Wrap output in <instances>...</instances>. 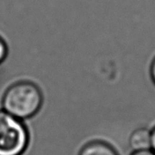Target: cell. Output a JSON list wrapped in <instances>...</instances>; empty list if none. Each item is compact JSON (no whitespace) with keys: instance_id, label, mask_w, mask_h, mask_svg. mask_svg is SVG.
Instances as JSON below:
<instances>
[{"instance_id":"cell-6","label":"cell","mask_w":155,"mask_h":155,"mask_svg":"<svg viewBox=\"0 0 155 155\" xmlns=\"http://www.w3.org/2000/svg\"><path fill=\"white\" fill-rule=\"evenodd\" d=\"M132 155H155V153L152 150H145V151H138L134 152Z\"/></svg>"},{"instance_id":"cell-7","label":"cell","mask_w":155,"mask_h":155,"mask_svg":"<svg viewBox=\"0 0 155 155\" xmlns=\"http://www.w3.org/2000/svg\"><path fill=\"white\" fill-rule=\"evenodd\" d=\"M152 132V143H151V150L155 153V127L151 131Z\"/></svg>"},{"instance_id":"cell-8","label":"cell","mask_w":155,"mask_h":155,"mask_svg":"<svg viewBox=\"0 0 155 155\" xmlns=\"http://www.w3.org/2000/svg\"><path fill=\"white\" fill-rule=\"evenodd\" d=\"M151 77H152V79L155 84V58L151 65Z\"/></svg>"},{"instance_id":"cell-4","label":"cell","mask_w":155,"mask_h":155,"mask_svg":"<svg viewBox=\"0 0 155 155\" xmlns=\"http://www.w3.org/2000/svg\"><path fill=\"white\" fill-rule=\"evenodd\" d=\"M79 155H119L110 144L102 142L94 141L84 145L80 151Z\"/></svg>"},{"instance_id":"cell-3","label":"cell","mask_w":155,"mask_h":155,"mask_svg":"<svg viewBox=\"0 0 155 155\" xmlns=\"http://www.w3.org/2000/svg\"><path fill=\"white\" fill-rule=\"evenodd\" d=\"M152 132L147 128L136 129L129 138V145L134 152L151 150Z\"/></svg>"},{"instance_id":"cell-5","label":"cell","mask_w":155,"mask_h":155,"mask_svg":"<svg viewBox=\"0 0 155 155\" xmlns=\"http://www.w3.org/2000/svg\"><path fill=\"white\" fill-rule=\"evenodd\" d=\"M8 55V46L5 39L0 35V65L5 60Z\"/></svg>"},{"instance_id":"cell-2","label":"cell","mask_w":155,"mask_h":155,"mask_svg":"<svg viewBox=\"0 0 155 155\" xmlns=\"http://www.w3.org/2000/svg\"><path fill=\"white\" fill-rule=\"evenodd\" d=\"M29 144L24 121L0 110V155H23Z\"/></svg>"},{"instance_id":"cell-1","label":"cell","mask_w":155,"mask_h":155,"mask_svg":"<svg viewBox=\"0 0 155 155\" xmlns=\"http://www.w3.org/2000/svg\"><path fill=\"white\" fill-rule=\"evenodd\" d=\"M42 104V91L31 81L12 84L2 97V110L22 121L34 117L40 111Z\"/></svg>"}]
</instances>
